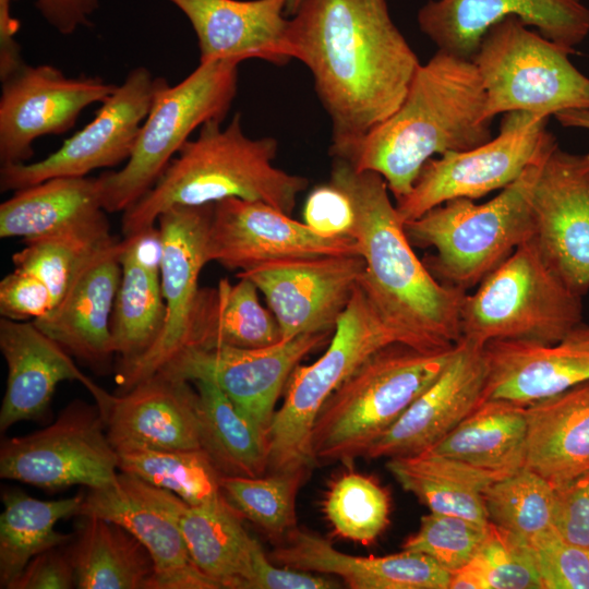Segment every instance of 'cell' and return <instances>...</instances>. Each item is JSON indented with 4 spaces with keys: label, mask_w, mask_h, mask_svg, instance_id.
<instances>
[{
    "label": "cell",
    "mask_w": 589,
    "mask_h": 589,
    "mask_svg": "<svg viewBox=\"0 0 589 589\" xmlns=\"http://www.w3.org/2000/svg\"><path fill=\"white\" fill-rule=\"evenodd\" d=\"M292 15V59L310 70L332 122L330 155L344 158L397 110L421 63L386 0H302Z\"/></svg>",
    "instance_id": "obj_1"
},
{
    "label": "cell",
    "mask_w": 589,
    "mask_h": 589,
    "mask_svg": "<svg viewBox=\"0 0 589 589\" xmlns=\"http://www.w3.org/2000/svg\"><path fill=\"white\" fill-rule=\"evenodd\" d=\"M329 181L352 201L351 237L364 260L359 284L377 313L407 345L428 351L454 347L467 292L440 283L418 259L384 178L334 158Z\"/></svg>",
    "instance_id": "obj_2"
},
{
    "label": "cell",
    "mask_w": 589,
    "mask_h": 589,
    "mask_svg": "<svg viewBox=\"0 0 589 589\" xmlns=\"http://www.w3.org/2000/svg\"><path fill=\"white\" fill-rule=\"evenodd\" d=\"M485 103L473 61L437 50L418 67L397 110L339 159L358 171L381 175L398 201L434 155L467 151L492 139Z\"/></svg>",
    "instance_id": "obj_3"
},
{
    "label": "cell",
    "mask_w": 589,
    "mask_h": 589,
    "mask_svg": "<svg viewBox=\"0 0 589 589\" xmlns=\"http://www.w3.org/2000/svg\"><path fill=\"white\" fill-rule=\"evenodd\" d=\"M278 142L249 137L241 113L223 127L212 120L179 149L155 184L123 212L122 232L129 237L156 225L160 214L175 206H202L238 197L264 202L291 215L308 179L273 163Z\"/></svg>",
    "instance_id": "obj_4"
},
{
    "label": "cell",
    "mask_w": 589,
    "mask_h": 589,
    "mask_svg": "<svg viewBox=\"0 0 589 589\" xmlns=\"http://www.w3.org/2000/svg\"><path fill=\"white\" fill-rule=\"evenodd\" d=\"M456 345L428 351L393 342L369 356L320 409L311 434L315 462L351 466L365 457L372 444L438 377Z\"/></svg>",
    "instance_id": "obj_5"
},
{
    "label": "cell",
    "mask_w": 589,
    "mask_h": 589,
    "mask_svg": "<svg viewBox=\"0 0 589 589\" xmlns=\"http://www.w3.org/2000/svg\"><path fill=\"white\" fill-rule=\"evenodd\" d=\"M540 165L483 204L453 199L405 223L412 247L436 251L422 261L440 283L467 292L533 237L530 194Z\"/></svg>",
    "instance_id": "obj_6"
},
{
    "label": "cell",
    "mask_w": 589,
    "mask_h": 589,
    "mask_svg": "<svg viewBox=\"0 0 589 589\" xmlns=\"http://www.w3.org/2000/svg\"><path fill=\"white\" fill-rule=\"evenodd\" d=\"M582 322V298L549 267L531 238L490 272L459 313L460 339L479 347L492 340L543 345Z\"/></svg>",
    "instance_id": "obj_7"
},
{
    "label": "cell",
    "mask_w": 589,
    "mask_h": 589,
    "mask_svg": "<svg viewBox=\"0 0 589 589\" xmlns=\"http://www.w3.org/2000/svg\"><path fill=\"white\" fill-rule=\"evenodd\" d=\"M326 351L298 364L267 432V472L308 471L316 465L311 434L315 418L334 390L369 356L393 342L406 344L370 302L360 284L337 320Z\"/></svg>",
    "instance_id": "obj_8"
},
{
    "label": "cell",
    "mask_w": 589,
    "mask_h": 589,
    "mask_svg": "<svg viewBox=\"0 0 589 589\" xmlns=\"http://www.w3.org/2000/svg\"><path fill=\"white\" fill-rule=\"evenodd\" d=\"M239 64L204 61L176 85L163 81L128 161L97 177L107 213L124 212L139 201L196 129L224 121L237 95Z\"/></svg>",
    "instance_id": "obj_9"
},
{
    "label": "cell",
    "mask_w": 589,
    "mask_h": 589,
    "mask_svg": "<svg viewBox=\"0 0 589 589\" xmlns=\"http://www.w3.org/2000/svg\"><path fill=\"white\" fill-rule=\"evenodd\" d=\"M528 27L505 17L489 28L471 59L485 91V117L526 111L549 119L589 109V77L570 62V52Z\"/></svg>",
    "instance_id": "obj_10"
},
{
    "label": "cell",
    "mask_w": 589,
    "mask_h": 589,
    "mask_svg": "<svg viewBox=\"0 0 589 589\" xmlns=\"http://www.w3.org/2000/svg\"><path fill=\"white\" fill-rule=\"evenodd\" d=\"M548 118L526 111L504 113L500 133L486 143L431 158L411 191L396 201L404 223L449 200L480 199L503 190L528 168L540 165L557 145L546 130Z\"/></svg>",
    "instance_id": "obj_11"
},
{
    "label": "cell",
    "mask_w": 589,
    "mask_h": 589,
    "mask_svg": "<svg viewBox=\"0 0 589 589\" xmlns=\"http://www.w3.org/2000/svg\"><path fill=\"white\" fill-rule=\"evenodd\" d=\"M118 454L109 441L98 406L75 400L45 429L5 440L0 448V477L43 490L112 484Z\"/></svg>",
    "instance_id": "obj_12"
},
{
    "label": "cell",
    "mask_w": 589,
    "mask_h": 589,
    "mask_svg": "<svg viewBox=\"0 0 589 589\" xmlns=\"http://www.w3.org/2000/svg\"><path fill=\"white\" fill-rule=\"evenodd\" d=\"M165 79L141 65L132 69L94 119L47 157L1 165L0 189L17 191L51 178L87 177L130 158L156 92Z\"/></svg>",
    "instance_id": "obj_13"
},
{
    "label": "cell",
    "mask_w": 589,
    "mask_h": 589,
    "mask_svg": "<svg viewBox=\"0 0 589 589\" xmlns=\"http://www.w3.org/2000/svg\"><path fill=\"white\" fill-rule=\"evenodd\" d=\"M328 334L300 335L253 349L185 348L159 372L190 382H214L266 436L291 373L302 358L324 344Z\"/></svg>",
    "instance_id": "obj_14"
},
{
    "label": "cell",
    "mask_w": 589,
    "mask_h": 589,
    "mask_svg": "<svg viewBox=\"0 0 589 589\" xmlns=\"http://www.w3.org/2000/svg\"><path fill=\"white\" fill-rule=\"evenodd\" d=\"M116 87L97 76L70 77L51 64L24 63L1 81V165L28 163L37 139L68 132Z\"/></svg>",
    "instance_id": "obj_15"
},
{
    "label": "cell",
    "mask_w": 589,
    "mask_h": 589,
    "mask_svg": "<svg viewBox=\"0 0 589 589\" xmlns=\"http://www.w3.org/2000/svg\"><path fill=\"white\" fill-rule=\"evenodd\" d=\"M530 201L540 254L582 298L589 291V152L569 153L557 144L539 167Z\"/></svg>",
    "instance_id": "obj_16"
},
{
    "label": "cell",
    "mask_w": 589,
    "mask_h": 589,
    "mask_svg": "<svg viewBox=\"0 0 589 589\" xmlns=\"http://www.w3.org/2000/svg\"><path fill=\"white\" fill-rule=\"evenodd\" d=\"M213 205L175 206L159 215L164 239L160 285L166 304L163 332L156 344L139 360L118 370V394L153 376L185 347L200 291L199 278L208 263L207 236Z\"/></svg>",
    "instance_id": "obj_17"
},
{
    "label": "cell",
    "mask_w": 589,
    "mask_h": 589,
    "mask_svg": "<svg viewBox=\"0 0 589 589\" xmlns=\"http://www.w3.org/2000/svg\"><path fill=\"white\" fill-rule=\"evenodd\" d=\"M360 255L350 236H323L260 201L230 197L213 205L208 262L245 272L262 264L306 257Z\"/></svg>",
    "instance_id": "obj_18"
},
{
    "label": "cell",
    "mask_w": 589,
    "mask_h": 589,
    "mask_svg": "<svg viewBox=\"0 0 589 589\" xmlns=\"http://www.w3.org/2000/svg\"><path fill=\"white\" fill-rule=\"evenodd\" d=\"M364 269L361 255L274 261L237 277L253 281L278 323L281 340L334 332Z\"/></svg>",
    "instance_id": "obj_19"
},
{
    "label": "cell",
    "mask_w": 589,
    "mask_h": 589,
    "mask_svg": "<svg viewBox=\"0 0 589 589\" xmlns=\"http://www.w3.org/2000/svg\"><path fill=\"white\" fill-rule=\"evenodd\" d=\"M170 492L119 472L107 486L89 489L79 516L100 517L128 529L154 562L153 589H219L194 564L168 509Z\"/></svg>",
    "instance_id": "obj_20"
},
{
    "label": "cell",
    "mask_w": 589,
    "mask_h": 589,
    "mask_svg": "<svg viewBox=\"0 0 589 589\" xmlns=\"http://www.w3.org/2000/svg\"><path fill=\"white\" fill-rule=\"evenodd\" d=\"M507 16L570 53L589 34V9L580 0H430L417 21L437 50L471 60L489 28Z\"/></svg>",
    "instance_id": "obj_21"
},
{
    "label": "cell",
    "mask_w": 589,
    "mask_h": 589,
    "mask_svg": "<svg viewBox=\"0 0 589 589\" xmlns=\"http://www.w3.org/2000/svg\"><path fill=\"white\" fill-rule=\"evenodd\" d=\"M486 377L483 347L460 339L438 377L372 444L365 457L430 450L483 401Z\"/></svg>",
    "instance_id": "obj_22"
},
{
    "label": "cell",
    "mask_w": 589,
    "mask_h": 589,
    "mask_svg": "<svg viewBox=\"0 0 589 589\" xmlns=\"http://www.w3.org/2000/svg\"><path fill=\"white\" fill-rule=\"evenodd\" d=\"M0 350L8 366L0 409V430L20 421L39 420L49 408L59 383L77 381L93 395L101 413L112 395L95 384L74 364L59 344L33 321H0Z\"/></svg>",
    "instance_id": "obj_23"
},
{
    "label": "cell",
    "mask_w": 589,
    "mask_h": 589,
    "mask_svg": "<svg viewBox=\"0 0 589 589\" xmlns=\"http://www.w3.org/2000/svg\"><path fill=\"white\" fill-rule=\"evenodd\" d=\"M483 349V400L528 406L589 381V324L584 321L554 344L492 340Z\"/></svg>",
    "instance_id": "obj_24"
},
{
    "label": "cell",
    "mask_w": 589,
    "mask_h": 589,
    "mask_svg": "<svg viewBox=\"0 0 589 589\" xmlns=\"http://www.w3.org/2000/svg\"><path fill=\"white\" fill-rule=\"evenodd\" d=\"M189 20L200 62L259 59L285 65L291 59L288 0H167Z\"/></svg>",
    "instance_id": "obj_25"
},
{
    "label": "cell",
    "mask_w": 589,
    "mask_h": 589,
    "mask_svg": "<svg viewBox=\"0 0 589 589\" xmlns=\"http://www.w3.org/2000/svg\"><path fill=\"white\" fill-rule=\"evenodd\" d=\"M115 449H202L197 392L190 381L164 372L112 395L103 413Z\"/></svg>",
    "instance_id": "obj_26"
},
{
    "label": "cell",
    "mask_w": 589,
    "mask_h": 589,
    "mask_svg": "<svg viewBox=\"0 0 589 589\" xmlns=\"http://www.w3.org/2000/svg\"><path fill=\"white\" fill-rule=\"evenodd\" d=\"M121 241L99 254L53 310L34 324L68 353L107 371L116 354L111 315L122 275Z\"/></svg>",
    "instance_id": "obj_27"
},
{
    "label": "cell",
    "mask_w": 589,
    "mask_h": 589,
    "mask_svg": "<svg viewBox=\"0 0 589 589\" xmlns=\"http://www.w3.org/2000/svg\"><path fill=\"white\" fill-rule=\"evenodd\" d=\"M277 565L341 578L352 589H448L452 574L428 555L402 550L385 556H357L325 538L294 528L276 544Z\"/></svg>",
    "instance_id": "obj_28"
},
{
    "label": "cell",
    "mask_w": 589,
    "mask_h": 589,
    "mask_svg": "<svg viewBox=\"0 0 589 589\" xmlns=\"http://www.w3.org/2000/svg\"><path fill=\"white\" fill-rule=\"evenodd\" d=\"M168 509L196 567L219 589H252L257 556L264 551L244 519L224 497L193 506L170 492Z\"/></svg>",
    "instance_id": "obj_29"
},
{
    "label": "cell",
    "mask_w": 589,
    "mask_h": 589,
    "mask_svg": "<svg viewBox=\"0 0 589 589\" xmlns=\"http://www.w3.org/2000/svg\"><path fill=\"white\" fill-rule=\"evenodd\" d=\"M525 467L556 488L589 471V381L526 406Z\"/></svg>",
    "instance_id": "obj_30"
},
{
    "label": "cell",
    "mask_w": 589,
    "mask_h": 589,
    "mask_svg": "<svg viewBox=\"0 0 589 589\" xmlns=\"http://www.w3.org/2000/svg\"><path fill=\"white\" fill-rule=\"evenodd\" d=\"M259 291L245 277L236 284L221 278L215 288H200L183 349H253L280 341L276 317L261 304Z\"/></svg>",
    "instance_id": "obj_31"
},
{
    "label": "cell",
    "mask_w": 589,
    "mask_h": 589,
    "mask_svg": "<svg viewBox=\"0 0 589 589\" xmlns=\"http://www.w3.org/2000/svg\"><path fill=\"white\" fill-rule=\"evenodd\" d=\"M65 546L75 588L153 589L154 562L144 545L113 521L82 516Z\"/></svg>",
    "instance_id": "obj_32"
},
{
    "label": "cell",
    "mask_w": 589,
    "mask_h": 589,
    "mask_svg": "<svg viewBox=\"0 0 589 589\" xmlns=\"http://www.w3.org/2000/svg\"><path fill=\"white\" fill-rule=\"evenodd\" d=\"M107 212L98 178L59 177L14 191L0 205V237L23 242L91 221Z\"/></svg>",
    "instance_id": "obj_33"
},
{
    "label": "cell",
    "mask_w": 589,
    "mask_h": 589,
    "mask_svg": "<svg viewBox=\"0 0 589 589\" xmlns=\"http://www.w3.org/2000/svg\"><path fill=\"white\" fill-rule=\"evenodd\" d=\"M527 433L526 406L486 399L430 450L501 478L525 466Z\"/></svg>",
    "instance_id": "obj_34"
},
{
    "label": "cell",
    "mask_w": 589,
    "mask_h": 589,
    "mask_svg": "<svg viewBox=\"0 0 589 589\" xmlns=\"http://www.w3.org/2000/svg\"><path fill=\"white\" fill-rule=\"evenodd\" d=\"M386 468L431 513L490 524L483 492L498 477L431 450L389 458Z\"/></svg>",
    "instance_id": "obj_35"
},
{
    "label": "cell",
    "mask_w": 589,
    "mask_h": 589,
    "mask_svg": "<svg viewBox=\"0 0 589 589\" xmlns=\"http://www.w3.org/2000/svg\"><path fill=\"white\" fill-rule=\"evenodd\" d=\"M85 495L41 501L19 490L2 494L3 512L0 516V588L12 584L36 555L64 546L73 533L55 529L61 519L79 516Z\"/></svg>",
    "instance_id": "obj_36"
},
{
    "label": "cell",
    "mask_w": 589,
    "mask_h": 589,
    "mask_svg": "<svg viewBox=\"0 0 589 589\" xmlns=\"http://www.w3.org/2000/svg\"><path fill=\"white\" fill-rule=\"evenodd\" d=\"M202 449L224 477H261L267 472L266 436L233 405L218 385L193 381Z\"/></svg>",
    "instance_id": "obj_37"
},
{
    "label": "cell",
    "mask_w": 589,
    "mask_h": 589,
    "mask_svg": "<svg viewBox=\"0 0 589 589\" xmlns=\"http://www.w3.org/2000/svg\"><path fill=\"white\" fill-rule=\"evenodd\" d=\"M117 241L106 214L81 225L24 241L12 255L15 268L28 271L50 289L55 306L84 269Z\"/></svg>",
    "instance_id": "obj_38"
},
{
    "label": "cell",
    "mask_w": 589,
    "mask_h": 589,
    "mask_svg": "<svg viewBox=\"0 0 589 589\" xmlns=\"http://www.w3.org/2000/svg\"><path fill=\"white\" fill-rule=\"evenodd\" d=\"M120 263L122 275L110 325L118 370L139 360L156 344L166 318L160 274L129 260Z\"/></svg>",
    "instance_id": "obj_39"
},
{
    "label": "cell",
    "mask_w": 589,
    "mask_h": 589,
    "mask_svg": "<svg viewBox=\"0 0 589 589\" xmlns=\"http://www.w3.org/2000/svg\"><path fill=\"white\" fill-rule=\"evenodd\" d=\"M119 470L199 506L223 500V474L203 449H117Z\"/></svg>",
    "instance_id": "obj_40"
},
{
    "label": "cell",
    "mask_w": 589,
    "mask_h": 589,
    "mask_svg": "<svg viewBox=\"0 0 589 589\" xmlns=\"http://www.w3.org/2000/svg\"><path fill=\"white\" fill-rule=\"evenodd\" d=\"M310 472H269L261 477H223L226 501L278 544L297 528L296 497Z\"/></svg>",
    "instance_id": "obj_41"
},
{
    "label": "cell",
    "mask_w": 589,
    "mask_h": 589,
    "mask_svg": "<svg viewBox=\"0 0 589 589\" xmlns=\"http://www.w3.org/2000/svg\"><path fill=\"white\" fill-rule=\"evenodd\" d=\"M483 501L491 524L527 541L553 527L555 490L525 466L493 481Z\"/></svg>",
    "instance_id": "obj_42"
},
{
    "label": "cell",
    "mask_w": 589,
    "mask_h": 589,
    "mask_svg": "<svg viewBox=\"0 0 589 589\" xmlns=\"http://www.w3.org/2000/svg\"><path fill=\"white\" fill-rule=\"evenodd\" d=\"M389 495L372 478L346 472L334 479L324 495L322 510L334 532L368 545L389 524Z\"/></svg>",
    "instance_id": "obj_43"
},
{
    "label": "cell",
    "mask_w": 589,
    "mask_h": 589,
    "mask_svg": "<svg viewBox=\"0 0 589 589\" xmlns=\"http://www.w3.org/2000/svg\"><path fill=\"white\" fill-rule=\"evenodd\" d=\"M482 589H544L529 542L490 522L489 533L466 565Z\"/></svg>",
    "instance_id": "obj_44"
},
{
    "label": "cell",
    "mask_w": 589,
    "mask_h": 589,
    "mask_svg": "<svg viewBox=\"0 0 589 589\" xmlns=\"http://www.w3.org/2000/svg\"><path fill=\"white\" fill-rule=\"evenodd\" d=\"M489 530L490 524L480 525L459 516L430 513L421 517L418 531L401 548L428 555L453 574L474 557Z\"/></svg>",
    "instance_id": "obj_45"
},
{
    "label": "cell",
    "mask_w": 589,
    "mask_h": 589,
    "mask_svg": "<svg viewBox=\"0 0 589 589\" xmlns=\"http://www.w3.org/2000/svg\"><path fill=\"white\" fill-rule=\"evenodd\" d=\"M528 542L544 589H589V550L553 527Z\"/></svg>",
    "instance_id": "obj_46"
},
{
    "label": "cell",
    "mask_w": 589,
    "mask_h": 589,
    "mask_svg": "<svg viewBox=\"0 0 589 589\" xmlns=\"http://www.w3.org/2000/svg\"><path fill=\"white\" fill-rule=\"evenodd\" d=\"M55 308L48 286L33 273L14 268L0 281V314L13 321L37 320Z\"/></svg>",
    "instance_id": "obj_47"
},
{
    "label": "cell",
    "mask_w": 589,
    "mask_h": 589,
    "mask_svg": "<svg viewBox=\"0 0 589 589\" xmlns=\"http://www.w3.org/2000/svg\"><path fill=\"white\" fill-rule=\"evenodd\" d=\"M303 219L320 235L351 237L356 213L348 193L329 181L309 193L303 206Z\"/></svg>",
    "instance_id": "obj_48"
},
{
    "label": "cell",
    "mask_w": 589,
    "mask_h": 589,
    "mask_svg": "<svg viewBox=\"0 0 589 589\" xmlns=\"http://www.w3.org/2000/svg\"><path fill=\"white\" fill-rule=\"evenodd\" d=\"M554 490L553 528L565 540L589 550V471Z\"/></svg>",
    "instance_id": "obj_49"
},
{
    "label": "cell",
    "mask_w": 589,
    "mask_h": 589,
    "mask_svg": "<svg viewBox=\"0 0 589 589\" xmlns=\"http://www.w3.org/2000/svg\"><path fill=\"white\" fill-rule=\"evenodd\" d=\"M75 588L74 569L67 549L57 546L33 557L10 589Z\"/></svg>",
    "instance_id": "obj_50"
},
{
    "label": "cell",
    "mask_w": 589,
    "mask_h": 589,
    "mask_svg": "<svg viewBox=\"0 0 589 589\" xmlns=\"http://www.w3.org/2000/svg\"><path fill=\"white\" fill-rule=\"evenodd\" d=\"M98 5V0H36L39 13L62 35L88 25Z\"/></svg>",
    "instance_id": "obj_51"
},
{
    "label": "cell",
    "mask_w": 589,
    "mask_h": 589,
    "mask_svg": "<svg viewBox=\"0 0 589 589\" xmlns=\"http://www.w3.org/2000/svg\"><path fill=\"white\" fill-rule=\"evenodd\" d=\"M164 239L159 227L144 228L121 241L120 260H129L151 272L160 274Z\"/></svg>",
    "instance_id": "obj_52"
},
{
    "label": "cell",
    "mask_w": 589,
    "mask_h": 589,
    "mask_svg": "<svg viewBox=\"0 0 589 589\" xmlns=\"http://www.w3.org/2000/svg\"><path fill=\"white\" fill-rule=\"evenodd\" d=\"M554 117L565 128L589 130V109H568L556 113Z\"/></svg>",
    "instance_id": "obj_53"
},
{
    "label": "cell",
    "mask_w": 589,
    "mask_h": 589,
    "mask_svg": "<svg viewBox=\"0 0 589 589\" xmlns=\"http://www.w3.org/2000/svg\"><path fill=\"white\" fill-rule=\"evenodd\" d=\"M302 0H288L286 13L293 14Z\"/></svg>",
    "instance_id": "obj_54"
},
{
    "label": "cell",
    "mask_w": 589,
    "mask_h": 589,
    "mask_svg": "<svg viewBox=\"0 0 589 589\" xmlns=\"http://www.w3.org/2000/svg\"><path fill=\"white\" fill-rule=\"evenodd\" d=\"M12 0H0V4H11Z\"/></svg>",
    "instance_id": "obj_55"
}]
</instances>
